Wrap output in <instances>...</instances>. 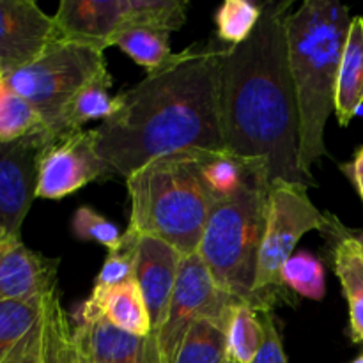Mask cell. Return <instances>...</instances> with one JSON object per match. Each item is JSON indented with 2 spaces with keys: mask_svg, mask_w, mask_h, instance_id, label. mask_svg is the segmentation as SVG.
<instances>
[{
  "mask_svg": "<svg viewBox=\"0 0 363 363\" xmlns=\"http://www.w3.org/2000/svg\"><path fill=\"white\" fill-rule=\"evenodd\" d=\"M223 43L191 45L121 92V108L92 130L108 179L183 151H225L218 69Z\"/></svg>",
  "mask_w": 363,
  "mask_h": 363,
  "instance_id": "1",
  "label": "cell"
},
{
  "mask_svg": "<svg viewBox=\"0 0 363 363\" xmlns=\"http://www.w3.org/2000/svg\"><path fill=\"white\" fill-rule=\"evenodd\" d=\"M291 2H266L247 41L225 45L218 69L225 151L261 163L269 183L311 186L300 162V117L287 55Z\"/></svg>",
  "mask_w": 363,
  "mask_h": 363,
  "instance_id": "2",
  "label": "cell"
},
{
  "mask_svg": "<svg viewBox=\"0 0 363 363\" xmlns=\"http://www.w3.org/2000/svg\"><path fill=\"white\" fill-rule=\"evenodd\" d=\"M351 14L333 0H305L286 18L291 80L300 117V162L311 169L325 155V126L335 112L337 78Z\"/></svg>",
  "mask_w": 363,
  "mask_h": 363,
  "instance_id": "3",
  "label": "cell"
},
{
  "mask_svg": "<svg viewBox=\"0 0 363 363\" xmlns=\"http://www.w3.org/2000/svg\"><path fill=\"white\" fill-rule=\"evenodd\" d=\"M131 199L130 225L138 236H151L195 255L216 197L208 186L197 151L167 155L145 163L126 177Z\"/></svg>",
  "mask_w": 363,
  "mask_h": 363,
  "instance_id": "4",
  "label": "cell"
},
{
  "mask_svg": "<svg viewBox=\"0 0 363 363\" xmlns=\"http://www.w3.org/2000/svg\"><path fill=\"white\" fill-rule=\"evenodd\" d=\"M269 186L266 169L254 163L243 186L215 202L197 250L215 282L257 312L262 307L255 294V273L268 218Z\"/></svg>",
  "mask_w": 363,
  "mask_h": 363,
  "instance_id": "5",
  "label": "cell"
},
{
  "mask_svg": "<svg viewBox=\"0 0 363 363\" xmlns=\"http://www.w3.org/2000/svg\"><path fill=\"white\" fill-rule=\"evenodd\" d=\"M333 225L335 220L319 211L308 199V186L284 181L269 186L268 218L255 273V294L262 312H273L277 305L289 300L280 272L294 254L298 241L311 230L325 233Z\"/></svg>",
  "mask_w": 363,
  "mask_h": 363,
  "instance_id": "6",
  "label": "cell"
},
{
  "mask_svg": "<svg viewBox=\"0 0 363 363\" xmlns=\"http://www.w3.org/2000/svg\"><path fill=\"white\" fill-rule=\"evenodd\" d=\"M106 71L103 52L57 41L39 59L4 78L41 117L50 140L62 135V119L73 96L96 74Z\"/></svg>",
  "mask_w": 363,
  "mask_h": 363,
  "instance_id": "7",
  "label": "cell"
},
{
  "mask_svg": "<svg viewBox=\"0 0 363 363\" xmlns=\"http://www.w3.org/2000/svg\"><path fill=\"white\" fill-rule=\"evenodd\" d=\"M240 303L215 282L199 254L183 257L167 319L156 332L163 363H174L184 335L195 321L211 319L227 330L230 314Z\"/></svg>",
  "mask_w": 363,
  "mask_h": 363,
  "instance_id": "8",
  "label": "cell"
},
{
  "mask_svg": "<svg viewBox=\"0 0 363 363\" xmlns=\"http://www.w3.org/2000/svg\"><path fill=\"white\" fill-rule=\"evenodd\" d=\"M48 142L46 131L0 142V238H21L38 190L39 160Z\"/></svg>",
  "mask_w": 363,
  "mask_h": 363,
  "instance_id": "9",
  "label": "cell"
},
{
  "mask_svg": "<svg viewBox=\"0 0 363 363\" xmlns=\"http://www.w3.org/2000/svg\"><path fill=\"white\" fill-rule=\"evenodd\" d=\"M96 179H108L94 147L92 130H82L48 142L39 160L35 199L60 201Z\"/></svg>",
  "mask_w": 363,
  "mask_h": 363,
  "instance_id": "10",
  "label": "cell"
},
{
  "mask_svg": "<svg viewBox=\"0 0 363 363\" xmlns=\"http://www.w3.org/2000/svg\"><path fill=\"white\" fill-rule=\"evenodd\" d=\"M60 41L53 16L32 0H0V69L2 77L34 62Z\"/></svg>",
  "mask_w": 363,
  "mask_h": 363,
  "instance_id": "11",
  "label": "cell"
},
{
  "mask_svg": "<svg viewBox=\"0 0 363 363\" xmlns=\"http://www.w3.org/2000/svg\"><path fill=\"white\" fill-rule=\"evenodd\" d=\"M73 342L89 363H163L158 333L133 335L103 319L74 321Z\"/></svg>",
  "mask_w": 363,
  "mask_h": 363,
  "instance_id": "12",
  "label": "cell"
},
{
  "mask_svg": "<svg viewBox=\"0 0 363 363\" xmlns=\"http://www.w3.org/2000/svg\"><path fill=\"white\" fill-rule=\"evenodd\" d=\"M57 266L59 261L27 248L21 238H0V303L57 291Z\"/></svg>",
  "mask_w": 363,
  "mask_h": 363,
  "instance_id": "13",
  "label": "cell"
},
{
  "mask_svg": "<svg viewBox=\"0 0 363 363\" xmlns=\"http://www.w3.org/2000/svg\"><path fill=\"white\" fill-rule=\"evenodd\" d=\"M181 261L183 255L165 241L151 236L138 240L135 279L147 305L152 332H160L165 323Z\"/></svg>",
  "mask_w": 363,
  "mask_h": 363,
  "instance_id": "14",
  "label": "cell"
},
{
  "mask_svg": "<svg viewBox=\"0 0 363 363\" xmlns=\"http://www.w3.org/2000/svg\"><path fill=\"white\" fill-rule=\"evenodd\" d=\"M53 20L60 41L105 52L124 25V0H62Z\"/></svg>",
  "mask_w": 363,
  "mask_h": 363,
  "instance_id": "15",
  "label": "cell"
},
{
  "mask_svg": "<svg viewBox=\"0 0 363 363\" xmlns=\"http://www.w3.org/2000/svg\"><path fill=\"white\" fill-rule=\"evenodd\" d=\"M96 319H103L133 335H149L152 332L147 305L135 277L119 286L92 289L91 296L74 314V321L89 323Z\"/></svg>",
  "mask_w": 363,
  "mask_h": 363,
  "instance_id": "16",
  "label": "cell"
},
{
  "mask_svg": "<svg viewBox=\"0 0 363 363\" xmlns=\"http://www.w3.org/2000/svg\"><path fill=\"white\" fill-rule=\"evenodd\" d=\"M340 225L333 227L337 234L333 247V266L342 286L350 307V335L357 344L363 342V247L358 236L342 233Z\"/></svg>",
  "mask_w": 363,
  "mask_h": 363,
  "instance_id": "17",
  "label": "cell"
},
{
  "mask_svg": "<svg viewBox=\"0 0 363 363\" xmlns=\"http://www.w3.org/2000/svg\"><path fill=\"white\" fill-rule=\"evenodd\" d=\"M363 105V18H351L335 92V116L347 126Z\"/></svg>",
  "mask_w": 363,
  "mask_h": 363,
  "instance_id": "18",
  "label": "cell"
},
{
  "mask_svg": "<svg viewBox=\"0 0 363 363\" xmlns=\"http://www.w3.org/2000/svg\"><path fill=\"white\" fill-rule=\"evenodd\" d=\"M110 87H112V77L108 71L96 74L92 80H89L67 105L62 119V135L77 133L82 131V126L87 124L89 121L94 119H110L113 113L119 112L121 98L110 96Z\"/></svg>",
  "mask_w": 363,
  "mask_h": 363,
  "instance_id": "19",
  "label": "cell"
},
{
  "mask_svg": "<svg viewBox=\"0 0 363 363\" xmlns=\"http://www.w3.org/2000/svg\"><path fill=\"white\" fill-rule=\"evenodd\" d=\"M227 358L234 363H252L264 342L261 312L247 303L234 307L227 325Z\"/></svg>",
  "mask_w": 363,
  "mask_h": 363,
  "instance_id": "20",
  "label": "cell"
},
{
  "mask_svg": "<svg viewBox=\"0 0 363 363\" xmlns=\"http://www.w3.org/2000/svg\"><path fill=\"white\" fill-rule=\"evenodd\" d=\"M113 46H119L138 66H144L147 73L160 69L170 57L169 32L149 27H123L113 38Z\"/></svg>",
  "mask_w": 363,
  "mask_h": 363,
  "instance_id": "21",
  "label": "cell"
},
{
  "mask_svg": "<svg viewBox=\"0 0 363 363\" xmlns=\"http://www.w3.org/2000/svg\"><path fill=\"white\" fill-rule=\"evenodd\" d=\"M225 328L211 319H199L184 335L174 363H225Z\"/></svg>",
  "mask_w": 363,
  "mask_h": 363,
  "instance_id": "22",
  "label": "cell"
},
{
  "mask_svg": "<svg viewBox=\"0 0 363 363\" xmlns=\"http://www.w3.org/2000/svg\"><path fill=\"white\" fill-rule=\"evenodd\" d=\"M202 174L216 201L236 194L243 186L255 162H245L227 151H197Z\"/></svg>",
  "mask_w": 363,
  "mask_h": 363,
  "instance_id": "23",
  "label": "cell"
},
{
  "mask_svg": "<svg viewBox=\"0 0 363 363\" xmlns=\"http://www.w3.org/2000/svg\"><path fill=\"white\" fill-rule=\"evenodd\" d=\"M186 9L184 0H124L123 27H149L170 34L184 25Z\"/></svg>",
  "mask_w": 363,
  "mask_h": 363,
  "instance_id": "24",
  "label": "cell"
},
{
  "mask_svg": "<svg viewBox=\"0 0 363 363\" xmlns=\"http://www.w3.org/2000/svg\"><path fill=\"white\" fill-rule=\"evenodd\" d=\"M50 294L30 298V300L4 301V303H0V360L41 319Z\"/></svg>",
  "mask_w": 363,
  "mask_h": 363,
  "instance_id": "25",
  "label": "cell"
},
{
  "mask_svg": "<svg viewBox=\"0 0 363 363\" xmlns=\"http://www.w3.org/2000/svg\"><path fill=\"white\" fill-rule=\"evenodd\" d=\"M46 131L41 117L9 85L0 80V142H13Z\"/></svg>",
  "mask_w": 363,
  "mask_h": 363,
  "instance_id": "26",
  "label": "cell"
},
{
  "mask_svg": "<svg viewBox=\"0 0 363 363\" xmlns=\"http://www.w3.org/2000/svg\"><path fill=\"white\" fill-rule=\"evenodd\" d=\"M262 7L248 0H227L216 11V35L223 45L247 41L261 20Z\"/></svg>",
  "mask_w": 363,
  "mask_h": 363,
  "instance_id": "27",
  "label": "cell"
},
{
  "mask_svg": "<svg viewBox=\"0 0 363 363\" xmlns=\"http://www.w3.org/2000/svg\"><path fill=\"white\" fill-rule=\"evenodd\" d=\"M280 280L287 291L311 300H321L326 291L325 268L321 261L307 252H298L289 257L280 272Z\"/></svg>",
  "mask_w": 363,
  "mask_h": 363,
  "instance_id": "28",
  "label": "cell"
},
{
  "mask_svg": "<svg viewBox=\"0 0 363 363\" xmlns=\"http://www.w3.org/2000/svg\"><path fill=\"white\" fill-rule=\"evenodd\" d=\"M138 240H140V236L137 233L126 229L119 247L108 252V257H106L101 272L96 277L94 287L119 286V284L133 279L135 264H137Z\"/></svg>",
  "mask_w": 363,
  "mask_h": 363,
  "instance_id": "29",
  "label": "cell"
},
{
  "mask_svg": "<svg viewBox=\"0 0 363 363\" xmlns=\"http://www.w3.org/2000/svg\"><path fill=\"white\" fill-rule=\"evenodd\" d=\"M71 229L78 240L94 241V243L108 248V252L119 247L121 240H123L119 227L108 222L105 216L99 215L96 209L89 208V206H82L74 211L73 220H71Z\"/></svg>",
  "mask_w": 363,
  "mask_h": 363,
  "instance_id": "30",
  "label": "cell"
},
{
  "mask_svg": "<svg viewBox=\"0 0 363 363\" xmlns=\"http://www.w3.org/2000/svg\"><path fill=\"white\" fill-rule=\"evenodd\" d=\"M0 363H46V308L30 332L0 360Z\"/></svg>",
  "mask_w": 363,
  "mask_h": 363,
  "instance_id": "31",
  "label": "cell"
},
{
  "mask_svg": "<svg viewBox=\"0 0 363 363\" xmlns=\"http://www.w3.org/2000/svg\"><path fill=\"white\" fill-rule=\"evenodd\" d=\"M261 318L264 325V342L252 363H289L273 312H261Z\"/></svg>",
  "mask_w": 363,
  "mask_h": 363,
  "instance_id": "32",
  "label": "cell"
},
{
  "mask_svg": "<svg viewBox=\"0 0 363 363\" xmlns=\"http://www.w3.org/2000/svg\"><path fill=\"white\" fill-rule=\"evenodd\" d=\"M344 169H346V172L350 174L351 181L354 183V186H357L358 194H360L363 201V147L358 149L353 162H351L347 167H344Z\"/></svg>",
  "mask_w": 363,
  "mask_h": 363,
  "instance_id": "33",
  "label": "cell"
},
{
  "mask_svg": "<svg viewBox=\"0 0 363 363\" xmlns=\"http://www.w3.org/2000/svg\"><path fill=\"white\" fill-rule=\"evenodd\" d=\"M67 363H89L87 358H85L84 354L77 350L74 342H73V350H71V354H69V362Z\"/></svg>",
  "mask_w": 363,
  "mask_h": 363,
  "instance_id": "34",
  "label": "cell"
},
{
  "mask_svg": "<svg viewBox=\"0 0 363 363\" xmlns=\"http://www.w3.org/2000/svg\"><path fill=\"white\" fill-rule=\"evenodd\" d=\"M351 363H363V354H360V357H358L357 360H353Z\"/></svg>",
  "mask_w": 363,
  "mask_h": 363,
  "instance_id": "35",
  "label": "cell"
},
{
  "mask_svg": "<svg viewBox=\"0 0 363 363\" xmlns=\"http://www.w3.org/2000/svg\"><path fill=\"white\" fill-rule=\"evenodd\" d=\"M358 238H360V241H362V247H363V233H362L360 236H358Z\"/></svg>",
  "mask_w": 363,
  "mask_h": 363,
  "instance_id": "36",
  "label": "cell"
},
{
  "mask_svg": "<svg viewBox=\"0 0 363 363\" xmlns=\"http://www.w3.org/2000/svg\"><path fill=\"white\" fill-rule=\"evenodd\" d=\"M225 363H234L233 360H229V358H227V360H225Z\"/></svg>",
  "mask_w": 363,
  "mask_h": 363,
  "instance_id": "37",
  "label": "cell"
},
{
  "mask_svg": "<svg viewBox=\"0 0 363 363\" xmlns=\"http://www.w3.org/2000/svg\"><path fill=\"white\" fill-rule=\"evenodd\" d=\"M2 78H4V77H2V69H0V80H2Z\"/></svg>",
  "mask_w": 363,
  "mask_h": 363,
  "instance_id": "38",
  "label": "cell"
}]
</instances>
